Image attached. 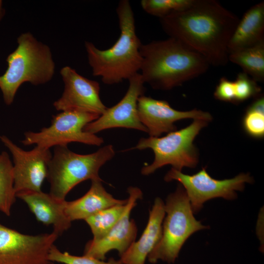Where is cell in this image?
<instances>
[{
  "label": "cell",
  "instance_id": "1",
  "mask_svg": "<svg viewBox=\"0 0 264 264\" xmlns=\"http://www.w3.org/2000/svg\"><path fill=\"white\" fill-rule=\"evenodd\" d=\"M239 20L216 0H193L186 8L159 19L169 38L179 41L215 66L228 63V44Z\"/></svg>",
  "mask_w": 264,
  "mask_h": 264
},
{
  "label": "cell",
  "instance_id": "2",
  "mask_svg": "<svg viewBox=\"0 0 264 264\" xmlns=\"http://www.w3.org/2000/svg\"><path fill=\"white\" fill-rule=\"evenodd\" d=\"M139 73L153 88L170 90L204 74L210 65L201 55L172 38L142 44Z\"/></svg>",
  "mask_w": 264,
  "mask_h": 264
},
{
  "label": "cell",
  "instance_id": "3",
  "mask_svg": "<svg viewBox=\"0 0 264 264\" xmlns=\"http://www.w3.org/2000/svg\"><path fill=\"white\" fill-rule=\"evenodd\" d=\"M120 35L110 48L101 50L85 42L88 62L92 74L106 85L118 84L138 73L142 64V43L136 33L135 19L128 0H120L116 8Z\"/></svg>",
  "mask_w": 264,
  "mask_h": 264
},
{
  "label": "cell",
  "instance_id": "4",
  "mask_svg": "<svg viewBox=\"0 0 264 264\" xmlns=\"http://www.w3.org/2000/svg\"><path fill=\"white\" fill-rule=\"evenodd\" d=\"M17 43L16 49L6 58L7 70L0 75V89L7 105L13 103L22 84H44L52 79L55 70L49 47L38 41L31 33L21 34Z\"/></svg>",
  "mask_w": 264,
  "mask_h": 264
},
{
  "label": "cell",
  "instance_id": "5",
  "mask_svg": "<svg viewBox=\"0 0 264 264\" xmlns=\"http://www.w3.org/2000/svg\"><path fill=\"white\" fill-rule=\"evenodd\" d=\"M114 155L111 145L87 154L75 153L67 146L55 147L47 176L50 185L49 194L57 199L65 200L70 190L82 181L101 179L100 169Z\"/></svg>",
  "mask_w": 264,
  "mask_h": 264
},
{
  "label": "cell",
  "instance_id": "6",
  "mask_svg": "<svg viewBox=\"0 0 264 264\" xmlns=\"http://www.w3.org/2000/svg\"><path fill=\"white\" fill-rule=\"evenodd\" d=\"M164 210L166 216L163 221L161 237L147 257L152 264L159 260L174 263L183 245L192 234L209 228L195 219L181 185L168 196Z\"/></svg>",
  "mask_w": 264,
  "mask_h": 264
},
{
  "label": "cell",
  "instance_id": "7",
  "mask_svg": "<svg viewBox=\"0 0 264 264\" xmlns=\"http://www.w3.org/2000/svg\"><path fill=\"white\" fill-rule=\"evenodd\" d=\"M208 122L194 119L187 127L168 133L162 137L141 138L132 149H151L154 158L153 162L144 166L141 172L148 176L166 165L181 171L184 167L195 168L198 162V153L193 142L196 137Z\"/></svg>",
  "mask_w": 264,
  "mask_h": 264
},
{
  "label": "cell",
  "instance_id": "8",
  "mask_svg": "<svg viewBox=\"0 0 264 264\" xmlns=\"http://www.w3.org/2000/svg\"><path fill=\"white\" fill-rule=\"evenodd\" d=\"M99 116L94 113L80 110L62 111L52 116L49 127H44L38 132H25L22 143L26 146L35 144L47 149L56 146H67L71 142L100 146L104 142L102 137L84 131L88 124Z\"/></svg>",
  "mask_w": 264,
  "mask_h": 264
},
{
  "label": "cell",
  "instance_id": "9",
  "mask_svg": "<svg viewBox=\"0 0 264 264\" xmlns=\"http://www.w3.org/2000/svg\"><path fill=\"white\" fill-rule=\"evenodd\" d=\"M167 182L178 181L183 187L189 199L194 214L198 212L207 201L217 198L227 200L237 198L236 191H242L246 183H252L253 177L247 173H241L233 178L218 180L212 178L206 168L193 175L184 174L173 168L164 176Z\"/></svg>",
  "mask_w": 264,
  "mask_h": 264
},
{
  "label": "cell",
  "instance_id": "10",
  "mask_svg": "<svg viewBox=\"0 0 264 264\" xmlns=\"http://www.w3.org/2000/svg\"><path fill=\"white\" fill-rule=\"evenodd\" d=\"M58 235L22 234L0 222V264H55L48 259Z\"/></svg>",
  "mask_w": 264,
  "mask_h": 264
},
{
  "label": "cell",
  "instance_id": "11",
  "mask_svg": "<svg viewBox=\"0 0 264 264\" xmlns=\"http://www.w3.org/2000/svg\"><path fill=\"white\" fill-rule=\"evenodd\" d=\"M0 140L12 157L16 196L23 192L42 191L52 156L50 149L36 146L31 150L25 151L6 135H0Z\"/></svg>",
  "mask_w": 264,
  "mask_h": 264
},
{
  "label": "cell",
  "instance_id": "12",
  "mask_svg": "<svg viewBox=\"0 0 264 264\" xmlns=\"http://www.w3.org/2000/svg\"><path fill=\"white\" fill-rule=\"evenodd\" d=\"M128 80L129 86L122 99L114 106L107 108L97 119L88 124L84 129L85 132L96 134L105 130L123 128L147 132L137 111L138 100L144 94L145 83L139 73Z\"/></svg>",
  "mask_w": 264,
  "mask_h": 264
},
{
  "label": "cell",
  "instance_id": "13",
  "mask_svg": "<svg viewBox=\"0 0 264 264\" xmlns=\"http://www.w3.org/2000/svg\"><path fill=\"white\" fill-rule=\"evenodd\" d=\"M60 74L64 90L62 96L53 103L56 110H80L99 116L105 111L107 108L100 98L98 82L83 77L68 66L63 67Z\"/></svg>",
  "mask_w": 264,
  "mask_h": 264
},
{
  "label": "cell",
  "instance_id": "14",
  "mask_svg": "<svg viewBox=\"0 0 264 264\" xmlns=\"http://www.w3.org/2000/svg\"><path fill=\"white\" fill-rule=\"evenodd\" d=\"M128 193L126 207L118 221L104 237L88 242L84 255L104 261L108 252L116 250L120 256L134 242L137 230L134 221L130 219V213L137 200L142 198V192L138 187H130Z\"/></svg>",
  "mask_w": 264,
  "mask_h": 264
},
{
  "label": "cell",
  "instance_id": "15",
  "mask_svg": "<svg viewBox=\"0 0 264 264\" xmlns=\"http://www.w3.org/2000/svg\"><path fill=\"white\" fill-rule=\"evenodd\" d=\"M137 111L141 123L152 137H159L164 133L177 130L174 124L182 119H200L208 122L212 119V115L208 112L197 109L177 110L171 107L166 101L155 99L144 95L138 98Z\"/></svg>",
  "mask_w": 264,
  "mask_h": 264
},
{
  "label": "cell",
  "instance_id": "16",
  "mask_svg": "<svg viewBox=\"0 0 264 264\" xmlns=\"http://www.w3.org/2000/svg\"><path fill=\"white\" fill-rule=\"evenodd\" d=\"M27 205L36 219L46 225H52L53 232L58 236L71 226L65 213L66 201L41 192H23L16 194Z\"/></svg>",
  "mask_w": 264,
  "mask_h": 264
},
{
  "label": "cell",
  "instance_id": "17",
  "mask_svg": "<svg viewBox=\"0 0 264 264\" xmlns=\"http://www.w3.org/2000/svg\"><path fill=\"white\" fill-rule=\"evenodd\" d=\"M165 216L164 203L161 198H157L140 238L120 256L119 260L123 264H145L149 254L161 237Z\"/></svg>",
  "mask_w": 264,
  "mask_h": 264
},
{
  "label": "cell",
  "instance_id": "18",
  "mask_svg": "<svg viewBox=\"0 0 264 264\" xmlns=\"http://www.w3.org/2000/svg\"><path fill=\"white\" fill-rule=\"evenodd\" d=\"M91 181L88 191L82 197L66 202L65 213L72 221L84 220L103 209L118 204H125L128 198L116 199L107 192L102 184V179Z\"/></svg>",
  "mask_w": 264,
  "mask_h": 264
},
{
  "label": "cell",
  "instance_id": "19",
  "mask_svg": "<svg viewBox=\"0 0 264 264\" xmlns=\"http://www.w3.org/2000/svg\"><path fill=\"white\" fill-rule=\"evenodd\" d=\"M264 42V2L251 7L244 14L230 40L228 49L231 52Z\"/></svg>",
  "mask_w": 264,
  "mask_h": 264
},
{
  "label": "cell",
  "instance_id": "20",
  "mask_svg": "<svg viewBox=\"0 0 264 264\" xmlns=\"http://www.w3.org/2000/svg\"><path fill=\"white\" fill-rule=\"evenodd\" d=\"M228 60L242 67L254 80L264 81V42L229 54Z\"/></svg>",
  "mask_w": 264,
  "mask_h": 264
},
{
  "label": "cell",
  "instance_id": "21",
  "mask_svg": "<svg viewBox=\"0 0 264 264\" xmlns=\"http://www.w3.org/2000/svg\"><path fill=\"white\" fill-rule=\"evenodd\" d=\"M13 163L5 151L0 153V211L7 216L16 201Z\"/></svg>",
  "mask_w": 264,
  "mask_h": 264
},
{
  "label": "cell",
  "instance_id": "22",
  "mask_svg": "<svg viewBox=\"0 0 264 264\" xmlns=\"http://www.w3.org/2000/svg\"><path fill=\"white\" fill-rule=\"evenodd\" d=\"M126 204L116 205L103 209L85 220L91 229L92 239H100L110 231L122 215Z\"/></svg>",
  "mask_w": 264,
  "mask_h": 264
},
{
  "label": "cell",
  "instance_id": "23",
  "mask_svg": "<svg viewBox=\"0 0 264 264\" xmlns=\"http://www.w3.org/2000/svg\"><path fill=\"white\" fill-rule=\"evenodd\" d=\"M242 127L250 136L261 139L264 136V97L260 95L247 107L242 118Z\"/></svg>",
  "mask_w": 264,
  "mask_h": 264
},
{
  "label": "cell",
  "instance_id": "24",
  "mask_svg": "<svg viewBox=\"0 0 264 264\" xmlns=\"http://www.w3.org/2000/svg\"><path fill=\"white\" fill-rule=\"evenodd\" d=\"M193 0H142L143 10L151 15L159 19L189 6Z\"/></svg>",
  "mask_w": 264,
  "mask_h": 264
},
{
  "label": "cell",
  "instance_id": "25",
  "mask_svg": "<svg viewBox=\"0 0 264 264\" xmlns=\"http://www.w3.org/2000/svg\"><path fill=\"white\" fill-rule=\"evenodd\" d=\"M49 260L52 262L64 264H123L120 260L110 258L107 262L84 255H73L68 252H62L54 244L51 247L49 255Z\"/></svg>",
  "mask_w": 264,
  "mask_h": 264
},
{
  "label": "cell",
  "instance_id": "26",
  "mask_svg": "<svg viewBox=\"0 0 264 264\" xmlns=\"http://www.w3.org/2000/svg\"><path fill=\"white\" fill-rule=\"evenodd\" d=\"M234 82L235 104L259 96L261 88L257 82L243 72L239 73Z\"/></svg>",
  "mask_w": 264,
  "mask_h": 264
},
{
  "label": "cell",
  "instance_id": "27",
  "mask_svg": "<svg viewBox=\"0 0 264 264\" xmlns=\"http://www.w3.org/2000/svg\"><path fill=\"white\" fill-rule=\"evenodd\" d=\"M216 99L235 104L234 82L225 77L221 78L214 93Z\"/></svg>",
  "mask_w": 264,
  "mask_h": 264
},
{
  "label": "cell",
  "instance_id": "28",
  "mask_svg": "<svg viewBox=\"0 0 264 264\" xmlns=\"http://www.w3.org/2000/svg\"><path fill=\"white\" fill-rule=\"evenodd\" d=\"M5 14V10L2 6V1L0 0V22Z\"/></svg>",
  "mask_w": 264,
  "mask_h": 264
}]
</instances>
